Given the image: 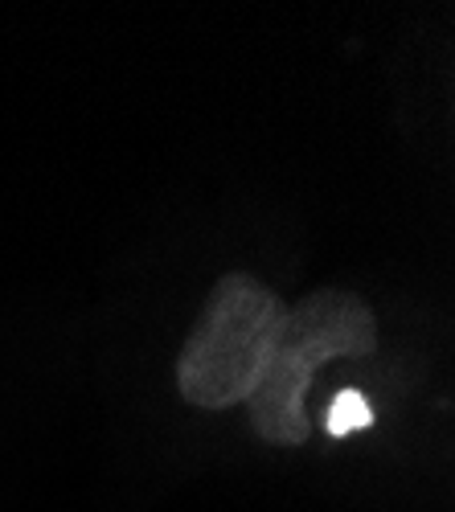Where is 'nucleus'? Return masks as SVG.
I'll use <instances>...</instances> for the list:
<instances>
[{
    "label": "nucleus",
    "mask_w": 455,
    "mask_h": 512,
    "mask_svg": "<svg viewBox=\"0 0 455 512\" xmlns=\"http://www.w3.org/2000/svg\"><path fill=\"white\" fill-rule=\"evenodd\" d=\"M378 345V320L361 295L320 287L287 308L263 369L259 390L246 398L251 426L271 447H304L312 426L304 414L316 365L333 357H369Z\"/></svg>",
    "instance_id": "f257e3e1"
},
{
    "label": "nucleus",
    "mask_w": 455,
    "mask_h": 512,
    "mask_svg": "<svg viewBox=\"0 0 455 512\" xmlns=\"http://www.w3.org/2000/svg\"><path fill=\"white\" fill-rule=\"evenodd\" d=\"M287 304L246 271L214 283L177 357V390L197 410L246 406L259 390Z\"/></svg>",
    "instance_id": "f03ea898"
},
{
    "label": "nucleus",
    "mask_w": 455,
    "mask_h": 512,
    "mask_svg": "<svg viewBox=\"0 0 455 512\" xmlns=\"http://www.w3.org/2000/svg\"><path fill=\"white\" fill-rule=\"evenodd\" d=\"M374 422V410H369L365 394L361 390H341L333 402H328V435L333 439H345L361 426Z\"/></svg>",
    "instance_id": "7ed1b4c3"
}]
</instances>
